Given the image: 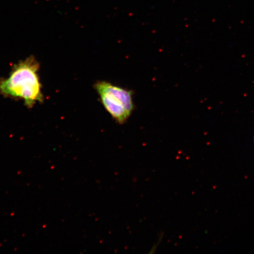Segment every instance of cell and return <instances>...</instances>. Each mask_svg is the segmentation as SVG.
Listing matches in <instances>:
<instances>
[{"mask_svg": "<svg viewBox=\"0 0 254 254\" xmlns=\"http://www.w3.org/2000/svg\"><path fill=\"white\" fill-rule=\"evenodd\" d=\"M39 72V63L33 57L19 62L7 77L0 80V94L23 101L28 107L42 102V84Z\"/></svg>", "mask_w": 254, "mask_h": 254, "instance_id": "1", "label": "cell"}, {"mask_svg": "<svg viewBox=\"0 0 254 254\" xmlns=\"http://www.w3.org/2000/svg\"><path fill=\"white\" fill-rule=\"evenodd\" d=\"M94 88L111 117L119 125L126 123L135 110L133 91L106 81L95 82Z\"/></svg>", "mask_w": 254, "mask_h": 254, "instance_id": "2", "label": "cell"}]
</instances>
